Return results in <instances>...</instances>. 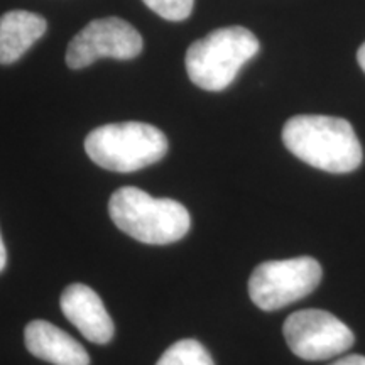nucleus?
I'll return each mask as SVG.
<instances>
[{"mask_svg":"<svg viewBox=\"0 0 365 365\" xmlns=\"http://www.w3.org/2000/svg\"><path fill=\"white\" fill-rule=\"evenodd\" d=\"M282 143L317 170L344 175L362 164V145L350 122L340 117L296 115L284 124Z\"/></svg>","mask_w":365,"mask_h":365,"instance_id":"f257e3e1","label":"nucleus"},{"mask_svg":"<svg viewBox=\"0 0 365 365\" xmlns=\"http://www.w3.org/2000/svg\"><path fill=\"white\" fill-rule=\"evenodd\" d=\"M108 215L124 234L149 245L181 240L191 227L185 205L171 198H154L134 186H124L110 196Z\"/></svg>","mask_w":365,"mask_h":365,"instance_id":"f03ea898","label":"nucleus"},{"mask_svg":"<svg viewBox=\"0 0 365 365\" xmlns=\"http://www.w3.org/2000/svg\"><path fill=\"white\" fill-rule=\"evenodd\" d=\"M259 53V41L242 26L220 27L195 41L186 51V71L196 86L222 91L232 85L242 66Z\"/></svg>","mask_w":365,"mask_h":365,"instance_id":"7ed1b4c3","label":"nucleus"},{"mask_svg":"<svg viewBox=\"0 0 365 365\" xmlns=\"http://www.w3.org/2000/svg\"><path fill=\"white\" fill-rule=\"evenodd\" d=\"M170 143L158 127L144 122L107 124L91 130L85 139L88 158L100 168L132 173L161 161Z\"/></svg>","mask_w":365,"mask_h":365,"instance_id":"20e7f679","label":"nucleus"},{"mask_svg":"<svg viewBox=\"0 0 365 365\" xmlns=\"http://www.w3.org/2000/svg\"><path fill=\"white\" fill-rule=\"evenodd\" d=\"M322 266L313 257L267 261L254 269L249 296L257 308L276 312L313 293L322 281Z\"/></svg>","mask_w":365,"mask_h":365,"instance_id":"39448f33","label":"nucleus"},{"mask_svg":"<svg viewBox=\"0 0 365 365\" xmlns=\"http://www.w3.org/2000/svg\"><path fill=\"white\" fill-rule=\"evenodd\" d=\"M284 339L291 352L303 360H327L354 345V333L335 314L323 309H301L284 322Z\"/></svg>","mask_w":365,"mask_h":365,"instance_id":"423d86ee","label":"nucleus"},{"mask_svg":"<svg viewBox=\"0 0 365 365\" xmlns=\"http://www.w3.org/2000/svg\"><path fill=\"white\" fill-rule=\"evenodd\" d=\"M144 48L143 36L129 22L118 17L91 21L71 39L66 51V65L71 70L93 65L97 59H132Z\"/></svg>","mask_w":365,"mask_h":365,"instance_id":"0eeeda50","label":"nucleus"},{"mask_svg":"<svg viewBox=\"0 0 365 365\" xmlns=\"http://www.w3.org/2000/svg\"><path fill=\"white\" fill-rule=\"evenodd\" d=\"M63 314L81 331L86 340L103 345L112 340L115 327L103 301L90 286L70 284L61 294Z\"/></svg>","mask_w":365,"mask_h":365,"instance_id":"6e6552de","label":"nucleus"},{"mask_svg":"<svg viewBox=\"0 0 365 365\" xmlns=\"http://www.w3.org/2000/svg\"><path fill=\"white\" fill-rule=\"evenodd\" d=\"M26 349L53 365H90V355L73 336L53 323L34 319L24 330Z\"/></svg>","mask_w":365,"mask_h":365,"instance_id":"1a4fd4ad","label":"nucleus"},{"mask_svg":"<svg viewBox=\"0 0 365 365\" xmlns=\"http://www.w3.org/2000/svg\"><path fill=\"white\" fill-rule=\"evenodd\" d=\"M48 29L44 17L27 11H11L0 17V65H11Z\"/></svg>","mask_w":365,"mask_h":365,"instance_id":"9d476101","label":"nucleus"},{"mask_svg":"<svg viewBox=\"0 0 365 365\" xmlns=\"http://www.w3.org/2000/svg\"><path fill=\"white\" fill-rule=\"evenodd\" d=\"M156 365H215V362L198 340L185 339L173 344Z\"/></svg>","mask_w":365,"mask_h":365,"instance_id":"9b49d317","label":"nucleus"},{"mask_svg":"<svg viewBox=\"0 0 365 365\" xmlns=\"http://www.w3.org/2000/svg\"><path fill=\"white\" fill-rule=\"evenodd\" d=\"M144 4L163 19L185 21L193 11L195 0H144Z\"/></svg>","mask_w":365,"mask_h":365,"instance_id":"f8f14e48","label":"nucleus"},{"mask_svg":"<svg viewBox=\"0 0 365 365\" xmlns=\"http://www.w3.org/2000/svg\"><path fill=\"white\" fill-rule=\"evenodd\" d=\"M330 365H365V357L364 355H346Z\"/></svg>","mask_w":365,"mask_h":365,"instance_id":"ddd939ff","label":"nucleus"},{"mask_svg":"<svg viewBox=\"0 0 365 365\" xmlns=\"http://www.w3.org/2000/svg\"><path fill=\"white\" fill-rule=\"evenodd\" d=\"M7 264V250H6V244H4L2 235H0V272L4 271Z\"/></svg>","mask_w":365,"mask_h":365,"instance_id":"4468645a","label":"nucleus"},{"mask_svg":"<svg viewBox=\"0 0 365 365\" xmlns=\"http://www.w3.org/2000/svg\"><path fill=\"white\" fill-rule=\"evenodd\" d=\"M357 59H359L360 68H362V70L365 71V43L360 46V49H359V53H357Z\"/></svg>","mask_w":365,"mask_h":365,"instance_id":"2eb2a0df","label":"nucleus"}]
</instances>
